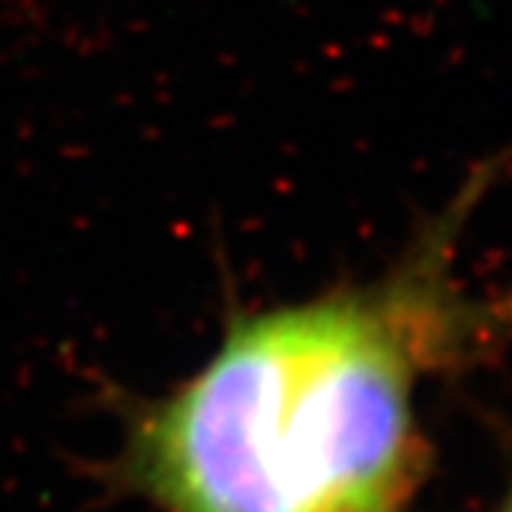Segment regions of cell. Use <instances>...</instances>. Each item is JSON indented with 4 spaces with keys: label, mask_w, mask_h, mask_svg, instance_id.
<instances>
[{
    "label": "cell",
    "mask_w": 512,
    "mask_h": 512,
    "mask_svg": "<svg viewBox=\"0 0 512 512\" xmlns=\"http://www.w3.org/2000/svg\"><path fill=\"white\" fill-rule=\"evenodd\" d=\"M476 177L367 285L237 313L134 419L123 476L163 512H402L427 470L424 379L512 333V288L458 274Z\"/></svg>",
    "instance_id": "obj_1"
},
{
    "label": "cell",
    "mask_w": 512,
    "mask_h": 512,
    "mask_svg": "<svg viewBox=\"0 0 512 512\" xmlns=\"http://www.w3.org/2000/svg\"><path fill=\"white\" fill-rule=\"evenodd\" d=\"M501 512H512V487L510 493H507V498H504V504H501Z\"/></svg>",
    "instance_id": "obj_2"
}]
</instances>
